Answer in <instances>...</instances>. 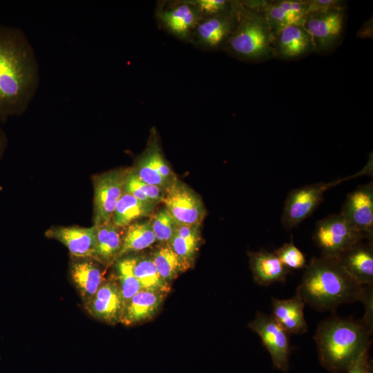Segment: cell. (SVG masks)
<instances>
[{"label":"cell","instance_id":"20","mask_svg":"<svg viewBox=\"0 0 373 373\" xmlns=\"http://www.w3.org/2000/svg\"><path fill=\"white\" fill-rule=\"evenodd\" d=\"M46 236L64 245L74 258H93L95 247V227H52Z\"/></svg>","mask_w":373,"mask_h":373},{"label":"cell","instance_id":"39","mask_svg":"<svg viewBox=\"0 0 373 373\" xmlns=\"http://www.w3.org/2000/svg\"><path fill=\"white\" fill-rule=\"evenodd\" d=\"M1 189V187L0 186V190Z\"/></svg>","mask_w":373,"mask_h":373},{"label":"cell","instance_id":"18","mask_svg":"<svg viewBox=\"0 0 373 373\" xmlns=\"http://www.w3.org/2000/svg\"><path fill=\"white\" fill-rule=\"evenodd\" d=\"M102 265L92 258H74L70 276L85 306L105 281Z\"/></svg>","mask_w":373,"mask_h":373},{"label":"cell","instance_id":"36","mask_svg":"<svg viewBox=\"0 0 373 373\" xmlns=\"http://www.w3.org/2000/svg\"><path fill=\"white\" fill-rule=\"evenodd\" d=\"M365 307V313L361 321L372 334L373 331V287L367 285L365 287V292L361 301Z\"/></svg>","mask_w":373,"mask_h":373},{"label":"cell","instance_id":"8","mask_svg":"<svg viewBox=\"0 0 373 373\" xmlns=\"http://www.w3.org/2000/svg\"><path fill=\"white\" fill-rule=\"evenodd\" d=\"M240 1H233L227 11L202 17L195 28L190 41L207 50H224L238 19Z\"/></svg>","mask_w":373,"mask_h":373},{"label":"cell","instance_id":"15","mask_svg":"<svg viewBox=\"0 0 373 373\" xmlns=\"http://www.w3.org/2000/svg\"><path fill=\"white\" fill-rule=\"evenodd\" d=\"M160 25L175 37L190 41L192 33L202 18L191 1L169 3L157 12Z\"/></svg>","mask_w":373,"mask_h":373},{"label":"cell","instance_id":"26","mask_svg":"<svg viewBox=\"0 0 373 373\" xmlns=\"http://www.w3.org/2000/svg\"><path fill=\"white\" fill-rule=\"evenodd\" d=\"M155 206L154 203L141 201L124 191L117 203L111 221L117 227H127L137 219L149 216Z\"/></svg>","mask_w":373,"mask_h":373},{"label":"cell","instance_id":"22","mask_svg":"<svg viewBox=\"0 0 373 373\" xmlns=\"http://www.w3.org/2000/svg\"><path fill=\"white\" fill-rule=\"evenodd\" d=\"M165 295L142 289L124 305L120 321L125 325H132L149 320L159 311Z\"/></svg>","mask_w":373,"mask_h":373},{"label":"cell","instance_id":"32","mask_svg":"<svg viewBox=\"0 0 373 373\" xmlns=\"http://www.w3.org/2000/svg\"><path fill=\"white\" fill-rule=\"evenodd\" d=\"M281 262L290 270L305 268V254L295 245L291 240L274 251Z\"/></svg>","mask_w":373,"mask_h":373},{"label":"cell","instance_id":"1","mask_svg":"<svg viewBox=\"0 0 373 373\" xmlns=\"http://www.w3.org/2000/svg\"><path fill=\"white\" fill-rule=\"evenodd\" d=\"M38 83L36 57L26 35L0 24V121L23 113Z\"/></svg>","mask_w":373,"mask_h":373},{"label":"cell","instance_id":"31","mask_svg":"<svg viewBox=\"0 0 373 373\" xmlns=\"http://www.w3.org/2000/svg\"><path fill=\"white\" fill-rule=\"evenodd\" d=\"M156 241L169 243L174 236L177 223L167 210L163 209L155 213L149 220Z\"/></svg>","mask_w":373,"mask_h":373},{"label":"cell","instance_id":"38","mask_svg":"<svg viewBox=\"0 0 373 373\" xmlns=\"http://www.w3.org/2000/svg\"><path fill=\"white\" fill-rule=\"evenodd\" d=\"M3 137L1 134V132L0 131V154L2 152V150H3Z\"/></svg>","mask_w":373,"mask_h":373},{"label":"cell","instance_id":"5","mask_svg":"<svg viewBox=\"0 0 373 373\" xmlns=\"http://www.w3.org/2000/svg\"><path fill=\"white\" fill-rule=\"evenodd\" d=\"M372 173V157L358 173L332 182H320L291 190L285 201L281 216L283 226L290 230L311 216L323 200L324 193L340 183L356 177Z\"/></svg>","mask_w":373,"mask_h":373},{"label":"cell","instance_id":"35","mask_svg":"<svg viewBox=\"0 0 373 373\" xmlns=\"http://www.w3.org/2000/svg\"><path fill=\"white\" fill-rule=\"evenodd\" d=\"M307 15L347 8L346 2L340 0H306Z\"/></svg>","mask_w":373,"mask_h":373},{"label":"cell","instance_id":"6","mask_svg":"<svg viewBox=\"0 0 373 373\" xmlns=\"http://www.w3.org/2000/svg\"><path fill=\"white\" fill-rule=\"evenodd\" d=\"M312 239L321 256L332 258H338L356 243L366 240L340 213L318 220Z\"/></svg>","mask_w":373,"mask_h":373},{"label":"cell","instance_id":"34","mask_svg":"<svg viewBox=\"0 0 373 373\" xmlns=\"http://www.w3.org/2000/svg\"><path fill=\"white\" fill-rule=\"evenodd\" d=\"M233 1L227 0L191 1L202 17L216 15L227 11L231 7Z\"/></svg>","mask_w":373,"mask_h":373},{"label":"cell","instance_id":"23","mask_svg":"<svg viewBox=\"0 0 373 373\" xmlns=\"http://www.w3.org/2000/svg\"><path fill=\"white\" fill-rule=\"evenodd\" d=\"M249 255L254 280L261 286L285 283L291 273V270L281 262L274 251L262 250L251 252Z\"/></svg>","mask_w":373,"mask_h":373},{"label":"cell","instance_id":"21","mask_svg":"<svg viewBox=\"0 0 373 373\" xmlns=\"http://www.w3.org/2000/svg\"><path fill=\"white\" fill-rule=\"evenodd\" d=\"M271 316L288 334H304L307 324L304 315L305 302L296 294L289 299L271 298Z\"/></svg>","mask_w":373,"mask_h":373},{"label":"cell","instance_id":"17","mask_svg":"<svg viewBox=\"0 0 373 373\" xmlns=\"http://www.w3.org/2000/svg\"><path fill=\"white\" fill-rule=\"evenodd\" d=\"M274 57L283 60H294L314 51L310 35L303 26H289L274 35Z\"/></svg>","mask_w":373,"mask_h":373},{"label":"cell","instance_id":"2","mask_svg":"<svg viewBox=\"0 0 373 373\" xmlns=\"http://www.w3.org/2000/svg\"><path fill=\"white\" fill-rule=\"evenodd\" d=\"M305 269L296 293L313 309L333 311L341 305L361 301L365 286L358 284L337 258L314 257Z\"/></svg>","mask_w":373,"mask_h":373},{"label":"cell","instance_id":"37","mask_svg":"<svg viewBox=\"0 0 373 373\" xmlns=\"http://www.w3.org/2000/svg\"><path fill=\"white\" fill-rule=\"evenodd\" d=\"M372 366L369 362L368 351L362 353L350 366L347 373H371Z\"/></svg>","mask_w":373,"mask_h":373},{"label":"cell","instance_id":"13","mask_svg":"<svg viewBox=\"0 0 373 373\" xmlns=\"http://www.w3.org/2000/svg\"><path fill=\"white\" fill-rule=\"evenodd\" d=\"M340 213L368 241H373V182L362 184L346 197Z\"/></svg>","mask_w":373,"mask_h":373},{"label":"cell","instance_id":"12","mask_svg":"<svg viewBox=\"0 0 373 373\" xmlns=\"http://www.w3.org/2000/svg\"><path fill=\"white\" fill-rule=\"evenodd\" d=\"M247 7L261 11L274 35L289 26H303L307 15L306 0L243 1Z\"/></svg>","mask_w":373,"mask_h":373},{"label":"cell","instance_id":"16","mask_svg":"<svg viewBox=\"0 0 373 373\" xmlns=\"http://www.w3.org/2000/svg\"><path fill=\"white\" fill-rule=\"evenodd\" d=\"M123 306L118 283L113 280H105L84 308L95 319L115 324L120 321Z\"/></svg>","mask_w":373,"mask_h":373},{"label":"cell","instance_id":"30","mask_svg":"<svg viewBox=\"0 0 373 373\" xmlns=\"http://www.w3.org/2000/svg\"><path fill=\"white\" fill-rule=\"evenodd\" d=\"M134 262L135 257L124 256L118 259L115 264L118 285L120 287L124 305L135 294L142 289L133 272Z\"/></svg>","mask_w":373,"mask_h":373},{"label":"cell","instance_id":"24","mask_svg":"<svg viewBox=\"0 0 373 373\" xmlns=\"http://www.w3.org/2000/svg\"><path fill=\"white\" fill-rule=\"evenodd\" d=\"M94 227L95 247L93 258L104 266H108L117 260L124 234L121 232V228L112 222Z\"/></svg>","mask_w":373,"mask_h":373},{"label":"cell","instance_id":"14","mask_svg":"<svg viewBox=\"0 0 373 373\" xmlns=\"http://www.w3.org/2000/svg\"><path fill=\"white\" fill-rule=\"evenodd\" d=\"M151 137L133 171L141 181L166 191L177 178L165 160L154 133Z\"/></svg>","mask_w":373,"mask_h":373},{"label":"cell","instance_id":"27","mask_svg":"<svg viewBox=\"0 0 373 373\" xmlns=\"http://www.w3.org/2000/svg\"><path fill=\"white\" fill-rule=\"evenodd\" d=\"M155 242L156 240L150 222H135L127 227L124 233L122 246L117 260L130 253L144 250Z\"/></svg>","mask_w":373,"mask_h":373},{"label":"cell","instance_id":"28","mask_svg":"<svg viewBox=\"0 0 373 373\" xmlns=\"http://www.w3.org/2000/svg\"><path fill=\"white\" fill-rule=\"evenodd\" d=\"M133 272L142 289L164 295L169 291V283L160 276L151 258L135 256Z\"/></svg>","mask_w":373,"mask_h":373},{"label":"cell","instance_id":"3","mask_svg":"<svg viewBox=\"0 0 373 373\" xmlns=\"http://www.w3.org/2000/svg\"><path fill=\"white\" fill-rule=\"evenodd\" d=\"M372 334L361 320L330 317L317 327L314 340L321 364L332 373H347L370 347Z\"/></svg>","mask_w":373,"mask_h":373},{"label":"cell","instance_id":"29","mask_svg":"<svg viewBox=\"0 0 373 373\" xmlns=\"http://www.w3.org/2000/svg\"><path fill=\"white\" fill-rule=\"evenodd\" d=\"M151 258L159 274L168 283L189 268L168 243L157 248Z\"/></svg>","mask_w":373,"mask_h":373},{"label":"cell","instance_id":"33","mask_svg":"<svg viewBox=\"0 0 373 373\" xmlns=\"http://www.w3.org/2000/svg\"><path fill=\"white\" fill-rule=\"evenodd\" d=\"M126 181L140 189L151 202H162L166 191L162 189L141 181L133 170L128 171Z\"/></svg>","mask_w":373,"mask_h":373},{"label":"cell","instance_id":"19","mask_svg":"<svg viewBox=\"0 0 373 373\" xmlns=\"http://www.w3.org/2000/svg\"><path fill=\"white\" fill-rule=\"evenodd\" d=\"M337 259L358 284L373 285L372 242L363 240L344 251Z\"/></svg>","mask_w":373,"mask_h":373},{"label":"cell","instance_id":"40","mask_svg":"<svg viewBox=\"0 0 373 373\" xmlns=\"http://www.w3.org/2000/svg\"><path fill=\"white\" fill-rule=\"evenodd\" d=\"M371 373H372V372H371Z\"/></svg>","mask_w":373,"mask_h":373},{"label":"cell","instance_id":"7","mask_svg":"<svg viewBox=\"0 0 373 373\" xmlns=\"http://www.w3.org/2000/svg\"><path fill=\"white\" fill-rule=\"evenodd\" d=\"M347 8L308 14L303 27L310 35L314 52L327 54L341 43L346 25Z\"/></svg>","mask_w":373,"mask_h":373},{"label":"cell","instance_id":"10","mask_svg":"<svg viewBox=\"0 0 373 373\" xmlns=\"http://www.w3.org/2000/svg\"><path fill=\"white\" fill-rule=\"evenodd\" d=\"M248 327L261 338L269 352L274 366L284 372L289 370L290 355L289 334L271 316L258 312Z\"/></svg>","mask_w":373,"mask_h":373},{"label":"cell","instance_id":"25","mask_svg":"<svg viewBox=\"0 0 373 373\" xmlns=\"http://www.w3.org/2000/svg\"><path fill=\"white\" fill-rule=\"evenodd\" d=\"M200 242V227L177 224L174 236L168 244L178 257L191 267Z\"/></svg>","mask_w":373,"mask_h":373},{"label":"cell","instance_id":"9","mask_svg":"<svg viewBox=\"0 0 373 373\" xmlns=\"http://www.w3.org/2000/svg\"><path fill=\"white\" fill-rule=\"evenodd\" d=\"M128 170H112L96 175L94 186V226L111 222L117 203L124 192Z\"/></svg>","mask_w":373,"mask_h":373},{"label":"cell","instance_id":"4","mask_svg":"<svg viewBox=\"0 0 373 373\" xmlns=\"http://www.w3.org/2000/svg\"><path fill=\"white\" fill-rule=\"evenodd\" d=\"M273 41L264 14L240 1L238 19L224 50L242 61H265L274 58Z\"/></svg>","mask_w":373,"mask_h":373},{"label":"cell","instance_id":"11","mask_svg":"<svg viewBox=\"0 0 373 373\" xmlns=\"http://www.w3.org/2000/svg\"><path fill=\"white\" fill-rule=\"evenodd\" d=\"M162 202L178 224L200 227L206 214L202 201L198 194L178 179L166 191Z\"/></svg>","mask_w":373,"mask_h":373}]
</instances>
